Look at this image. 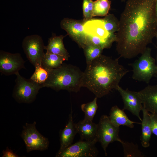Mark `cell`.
Masks as SVG:
<instances>
[{"label": "cell", "instance_id": "6da1fadb", "mask_svg": "<svg viewBox=\"0 0 157 157\" xmlns=\"http://www.w3.org/2000/svg\"><path fill=\"white\" fill-rule=\"evenodd\" d=\"M156 0H127L116 35V50L120 57L134 58L142 54L157 32Z\"/></svg>", "mask_w": 157, "mask_h": 157}, {"label": "cell", "instance_id": "7a4b0ae2", "mask_svg": "<svg viewBox=\"0 0 157 157\" xmlns=\"http://www.w3.org/2000/svg\"><path fill=\"white\" fill-rule=\"evenodd\" d=\"M129 72L120 64L118 59L101 54L87 64L83 72V87L100 98L116 90L121 79Z\"/></svg>", "mask_w": 157, "mask_h": 157}, {"label": "cell", "instance_id": "3957f363", "mask_svg": "<svg viewBox=\"0 0 157 157\" xmlns=\"http://www.w3.org/2000/svg\"><path fill=\"white\" fill-rule=\"evenodd\" d=\"M84 72L78 67L63 63L59 67L51 69L48 78L42 85L57 91L65 90L77 92L83 87Z\"/></svg>", "mask_w": 157, "mask_h": 157}, {"label": "cell", "instance_id": "277c9868", "mask_svg": "<svg viewBox=\"0 0 157 157\" xmlns=\"http://www.w3.org/2000/svg\"><path fill=\"white\" fill-rule=\"evenodd\" d=\"M151 49L147 47L140 57L130 64L133 69V79L148 84L157 75V65L151 55Z\"/></svg>", "mask_w": 157, "mask_h": 157}, {"label": "cell", "instance_id": "5b68a950", "mask_svg": "<svg viewBox=\"0 0 157 157\" xmlns=\"http://www.w3.org/2000/svg\"><path fill=\"white\" fill-rule=\"evenodd\" d=\"M15 75V84L13 92V97L19 103L30 104L35 100L39 91L42 88L41 85L30 79H26L19 72Z\"/></svg>", "mask_w": 157, "mask_h": 157}, {"label": "cell", "instance_id": "8992f818", "mask_svg": "<svg viewBox=\"0 0 157 157\" xmlns=\"http://www.w3.org/2000/svg\"><path fill=\"white\" fill-rule=\"evenodd\" d=\"M36 122L26 123L23 126L21 136L25 145L28 153L35 150L44 151L49 145L48 138L42 135L37 130Z\"/></svg>", "mask_w": 157, "mask_h": 157}, {"label": "cell", "instance_id": "52a82bcc", "mask_svg": "<svg viewBox=\"0 0 157 157\" xmlns=\"http://www.w3.org/2000/svg\"><path fill=\"white\" fill-rule=\"evenodd\" d=\"M119 127L113 125L110 122L108 116L103 115L98 124L97 139L100 143L106 156H107L106 149L109 144L115 141L121 143L122 140L119 138Z\"/></svg>", "mask_w": 157, "mask_h": 157}, {"label": "cell", "instance_id": "ba28073f", "mask_svg": "<svg viewBox=\"0 0 157 157\" xmlns=\"http://www.w3.org/2000/svg\"><path fill=\"white\" fill-rule=\"evenodd\" d=\"M22 45L27 58L34 67L41 65L45 46L41 36L37 34L26 36Z\"/></svg>", "mask_w": 157, "mask_h": 157}, {"label": "cell", "instance_id": "9c48e42d", "mask_svg": "<svg viewBox=\"0 0 157 157\" xmlns=\"http://www.w3.org/2000/svg\"><path fill=\"white\" fill-rule=\"evenodd\" d=\"M97 139L92 141L80 140L56 154V157H95L99 151L96 147Z\"/></svg>", "mask_w": 157, "mask_h": 157}, {"label": "cell", "instance_id": "30bf717a", "mask_svg": "<svg viewBox=\"0 0 157 157\" xmlns=\"http://www.w3.org/2000/svg\"><path fill=\"white\" fill-rule=\"evenodd\" d=\"M25 61L19 53H11L0 51V72L8 76L16 74L22 69H25Z\"/></svg>", "mask_w": 157, "mask_h": 157}, {"label": "cell", "instance_id": "8fae6325", "mask_svg": "<svg viewBox=\"0 0 157 157\" xmlns=\"http://www.w3.org/2000/svg\"><path fill=\"white\" fill-rule=\"evenodd\" d=\"M85 21L66 18L62 19L60 23L61 28L83 49L86 44V34L83 27Z\"/></svg>", "mask_w": 157, "mask_h": 157}, {"label": "cell", "instance_id": "7c38bea8", "mask_svg": "<svg viewBox=\"0 0 157 157\" xmlns=\"http://www.w3.org/2000/svg\"><path fill=\"white\" fill-rule=\"evenodd\" d=\"M122 97L124 106L123 110H127L135 116L141 121L142 119L140 113L142 111L143 104L138 92L124 89L119 85L116 88Z\"/></svg>", "mask_w": 157, "mask_h": 157}, {"label": "cell", "instance_id": "4fadbf2b", "mask_svg": "<svg viewBox=\"0 0 157 157\" xmlns=\"http://www.w3.org/2000/svg\"><path fill=\"white\" fill-rule=\"evenodd\" d=\"M138 92L144 107L157 117V84L148 85Z\"/></svg>", "mask_w": 157, "mask_h": 157}, {"label": "cell", "instance_id": "5bb4252c", "mask_svg": "<svg viewBox=\"0 0 157 157\" xmlns=\"http://www.w3.org/2000/svg\"><path fill=\"white\" fill-rule=\"evenodd\" d=\"M77 133L74 123L72 110L69 115L68 122L65 128L59 132L60 148L56 154H58L72 144L75 136Z\"/></svg>", "mask_w": 157, "mask_h": 157}, {"label": "cell", "instance_id": "9a60e30c", "mask_svg": "<svg viewBox=\"0 0 157 157\" xmlns=\"http://www.w3.org/2000/svg\"><path fill=\"white\" fill-rule=\"evenodd\" d=\"M75 126L81 140L92 141L97 139L98 124L83 119L76 124Z\"/></svg>", "mask_w": 157, "mask_h": 157}, {"label": "cell", "instance_id": "2e32d148", "mask_svg": "<svg viewBox=\"0 0 157 157\" xmlns=\"http://www.w3.org/2000/svg\"><path fill=\"white\" fill-rule=\"evenodd\" d=\"M83 27L85 33L102 38H108L114 34L110 33L106 29L102 19H91L86 21Z\"/></svg>", "mask_w": 157, "mask_h": 157}, {"label": "cell", "instance_id": "e0dca14e", "mask_svg": "<svg viewBox=\"0 0 157 157\" xmlns=\"http://www.w3.org/2000/svg\"><path fill=\"white\" fill-rule=\"evenodd\" d=\"M64 37L63 35L56 36L53 34L49 39L48 44L45 46V49L47 52L62 56L67 60L70 56L63 44Z\"/></svg>", "mask_w": 157, "mask_h": 157}, {"label": "cell", "instance_id": "ac0fdd59", "mask_svg": "<svg viewBox=\"0 0 157 157\" xmlns=\"http://www.w3.org/2000/svg\"><path fill=\"white\" fill-rule=\"evenodd\" d=\"M108 117L111 123L114 126H126L131 128H133L134 124H139L130 120L124 110L119 108L117 106L112 107L110 110Z\"/></svg>", "mask_w": 157, "mask_h": 157}, {"label": "cell", "instance_id": "d6986e66", "mask_svg": "<svg viewBox=\"0 0 157 157\" xmlns=\"http://www.w3.org/2000/svg\"><path fill=\"white\" fill-rule=\"evenodd\" d=\"M142 111L143 118L141 121L142 132L140 140L142 146L144 148H147L149 146L152 134L151 119L149 112L143 106Z\"/></svg>", "mask_w": 157, "mask_h": 157}, {"label": "cell", "instance_id": "ffe728a7", "mask_svg": "<svg viewBox=\"0 0 157 157\" xmlns=\"http://www.w3.org/2000/svg\"><path fill=\"white\" fill-rule=\"evenodd\" d=\"M65 60V59L62 56L46 52L43 57L41 65L45 68L51 70L59 67Z\"/></svg>", "mask_w": 157, "mask_h": 157}, {"label": "cell", "instance_id": "44dd1931", "mask_svg": "<svg viewBox=\"0 0 157 157\" xmlns=\"http://www.w3.org/2000/svg\"><path fill=\"white\" fill-rule=\"evenodd\" d=\"M85 34L86 44H90L97 46L103 49L110 48L113 43L116 40V35L115 33L110 37L106 39Z\"/></svg>", "mask_w": 157, "mask_h": 157}, {"label": "cell", "instance_id": "7402d4cb", "mask_svg": "<svg viewBox=\"0 0 157 157\" xmlns=\"http://www.w3.org/2000/svg\"><path fill=\"white\" fill-rule=\"evenodd\" d=\"M111 4V1L109 0H97L94 1L92 17H105L107 15Z\"/></svg>", "mask_w": 157, "mask_h": 157}, {"label": "cell", "instance_id": "603a6c76", "mask_svg": "<svg viewBox=\"0 0 157 157\" xmlns=\"http://www.w3.org/2000/svg\"><path fill=\"white\" fill-rule=\"evenodd\" d=\"M35 67V71L30 79L42 87L47 80L50 70L45 68L41 65H37Z\"/></svg>", "mask_w": 157, "mask_h": 157}, {"label": "cell", "instance_id": "cb8c5ba5", "mask_svg": "<svg viewBox=\"0 0 157 157\" xmlns=\"http://www.w3.org/2000/svg\"><path fill=\"white\" fill-rule=\"evenodd\" d=\"M122 146L125 157H144V155L139 149L138 145L132 142L124 141L120 143Z\"/></svg>", "mask_w": 157, "mask_h": 157}, {"label": "cell", "instance_id": "d4e9b609", "mask_svg": "<svg viewBox=\"0 0 157 157\" xmlns=\"http://www.w3.org/2000/svg\"><path fill=\"white\" fill-rule=\"evenodd\" d=\"M83 49L87 64L101 55L103 50L100 47L89 44H86Z\"/></svg>", "mask_w": 157, "mask_h": 157}, {"label": "cell", "instance_id": "484cf974", "mask_svg": "<svg viewBox=\"0 0 157 157\" xmlns=\"http://www.w3.org/2000/svg\"><path fill=\"white\" fill-rule=\"evenodd\" d=\"M97 99L95 97L92 101L81 105V110L84 113V119L92 121L98 108Z\"/></svg>", "mask_w": 157, "mask_h": 157}, {"label": "cell", "instance_id": "4316f807", "mask_svg": "<svg viewBox=\"0 0 157 157\" xmlns=\"http://www.w3.org/2000/svg\"><path fill=\"white\" fill-rule=\"evenodd\" d=\"M106 29L109 33H114L119 29V20L113 14H108L102 19Z\"/></svg>", "mask_w": 157, "mask_h": 157}, {"label": "cell", "instance_id": "83f0119b", "mask_svg": "<svg viewBox=\"0 0 157 157\" xmlns=\"http://www.w3.org/2000/svg\"><path fill=\"white\" fill-rule=\"evenodd\" d=\"M151 119V126L152 133L157 137V117L149 113Z\"/></svg>", "mask_w": 157, "mask_h": 157}, {"label": "cell", "instance_id": "f1b7e54d", "mask_svg": "<svg viewBox=\"0 0 157 157\" xmlns=\"http://www.w3.org/2000/svg\"><path fill=\"white\" fill-rule=\"evenodd\" d=\"M83 10L84 19L85 21L90 19L92 17L91 16L88 6V0H83Z\"/></svg>", "mask_w": 157, "mask_h": 157}, {"label": "cell", "instance_id": "f546056e", "mask_svg": "<svg viewBox=\"0 0 157 157\" xmlns=\"http://www.w3.org/2000/svg\"><path fill=\"white\" fill-rule=\"evenodd\" d=\"M19 156L13 151L7 147L6 149L2 151V157H18Z\"/></svg>", "mask_w": 157, "mask_h": 157}, {"label": "cell", "instance_id": "4dcf8cb0", "mask_svg": "<svg viewBox=\"0 0 157 157\" xmlns=\"http://www.w3.org/2000/svg\"><path fill=\"white\" fill-rule=\"evenodd\" d=\"M94 1L92 0H88V6L90 13L91 17H92Z\"/></svg>", "mask_w": 157, "mask_h": 157}, {"label": "cell", "instance_id": "1f68e13d", "mask_svg": "<svg viewBox=\"0 0 157 157\" xmlns=\"http://www.w3.org/2000/svg\"><path fill=\"white\" fill-rule=\"evenodd\" d=\"M155 11L157 20V0H156L155 4Z\"/></svg>", "mask_w": 157, "mask_h": 157}, {"label": "cell", "instance_id": "d6a6232c", "mask_svg": "<svg viewBox=\"0 0 157 157\" xmlns=\"http://www.w3.org/2000/svg\"><path fill=\"white\" fill-rule=\"evenodd\" d=\"M155 37H156V41H157V32L156 34Z\"/></svg>", "mask_w": 157, "mask_h": 157}, {"label": "cell", "instance_id": "836d02e7", "mask_svg": "<svg viewBox=\"0 0 157 157\" xmlns=\"http://www.w3.org/2000/svg\"><path fill=\"white\" fill-rule=\"evenodd\" d=\"M127 0H121V1L122 2H124L126 1Z\"/></svg>", "mask_w": 157, "mask_h": 157}, {"label": "cell", "instance_id": "e575fe53", "mask_svg": "<svg viewBox=\"0 0 157 157\" xmlns=\"http://www.w3.org/2000/svg\"><path fill=\"white\" fill-rule=\"evenodd\" d=\"M155 77H156V78L157 79V75L155 76Z\"/></svg>", "mask_w": 157, "mask_h": 157}]
</instances>
